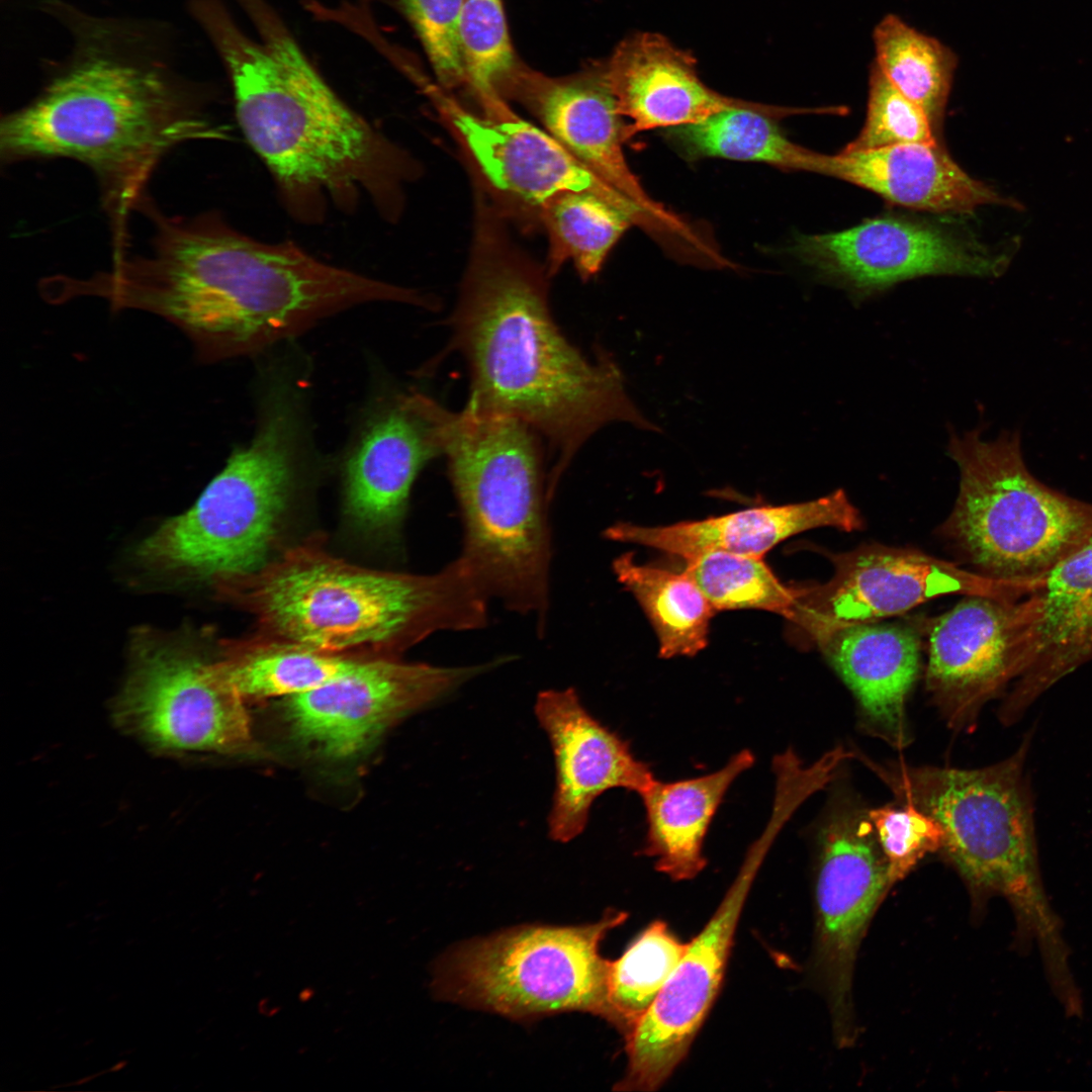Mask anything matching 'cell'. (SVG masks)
<instances>
[{
  "label": "cell",
  "mask_w": 1092,
  "mask_h": 1092,
  "mask_svg": "<svg viewBox=\"0 0 1092 1092\" xmlns=\"http://www.w3.org/2000/svg\"><path fill=\"white\" fill-rule=\"evenodd\" d=\"M147 255L114 258L95 289L113 309L152 312L183 331L198 356L245 355L353 305H421L416 291L325 263L297 245L245 236L218 215L168 216L151 202Z\"/></svg>",
  "instance_id": "cell-1"
},
{
  "label": "cell",
  "mask_w": 1092,
  "mask_h": 1092,
  "mask_svg": "<svg viewBox=\"0 0 1092 1092\" xmlns=\"http://www.w3.org/2000/svg\"><path fill=\"white\" fill-rule=\"evenodd\" d=\"M235 1L255 36L221 0H193L191 10L225 68L241 129L290 212L315 221L327 199L348 208L363 194L394 220L416 163L335 92L269 0Z\"/></svg>",
  "instance_id": "cell-2"
},
{
  "label": "cell",
  "mask_w": 1092,
  "mask_h": 1092,
  "mask_svg": "<svg viewBox=\"0 0 1092 1092\" xmlns=\"http://www.w3.org/2000/svg\"><path fill=\"white\" fill-rule=\"evenodd\" d=\"M535 266L492 234H479L453 314V346L466 360V406L512 416L555 453L552 494L578 449L614 422L661 433L627 393L614 358L594 360L560 332Z\"/></svg>",
  "instance_id": "cell-3"
},
{
  "label": "cell",
  "mask_w": 1092,
  "mask_h": 1092,
  "mask_svg": "<svg viewBox=\"0 0 1092 1092\" xmlns=\"http://www.w3.org/2000/svg\"><path fill=\"white\" fill-rule=\"evenodd\" d=\"M215 581L261 635L362 659L398 658L434 633L477 630L488 620L490 598L462 556L431 574L382 571L312 539Z\"/></svg>",
  "instance_id": "cell-4"
},
{
  "label": "cell",
  "mask_w": 1092,
  "mask_h": 1092,
  "mask_svg": "<svg viewBox=\"0 0 1092 1092\" xmlns=\"http://www.w3.org/2000/svg\"><path fill=\"white\" fill-rule=\"evenodd\" d=\"M225 136L162 72L96 56L2 117L0 154L4 163L69 158L90 168L114 222L116 251H122L125 220L149 199L146 189L163 157L184 143Z\"/></svg>",
  "instance_id": "cell-5"
},
{
  "label": "cell",
  "mask_w": 1092,
  "mask_h": 1092,
  "mask_svg": "<svg viewBox=\"0 0 1092 1092\" xmlns=\"http://www.w3.org/2000/svg\"><path fill=\"white\" fill-rule=\"evenodd\" d=\"M1031 736L994 764L962 769L878 764L859 755L895 793L942 827L941 852L978 900L1002 896L1013 910L1017 941L1035 942L1046 977L1071 972L1069 947L1041 878L1034 803L1025 770Z\"/></svg>",
  "instance_id": "cell-6"
},
{
  "label": "cell",
  "mask_w": 1092,
  "mask_h": 1092,
  "mask_svg": "<svg viewBox=\"0 0 1092 1092\" xmlns=\"http://www.w3.org/2000/svg\"><path fill=\"white\" fill-rule=\"evenodd\" d=\"M442 454L460 508L462 556L490 599L545 630L551 534L537 434L512 416L436 405Z\"/></svg>",
  "instance_id": "cell-7"
},
{
  "label": "cell",
  "mask_w": 1092,
  "mask_h": 1092,
  "mask_svg": "<svg viewBox=\"0 0 1092 1092\" xmlns=\"http://www.w3.org/2000/svg\"><path fill=\"white\" fill-rule=\"evenodd\" d=\"M947 453L960 469V490L939 533L975 572L1038 581L1092 535V504L1038 480L1017 432L993 441L978 429L952 435Z\"/></svg>",
  "instance_id": "cell-8"
},
{
  "label": "cell",
  "mask_w": 1092,
  "mask_h": 1092,
  "mask_svg": "<svg viewBox=\"0 0 1092 1092\" xmlns=\"http://www.w3.org/2000/svg\"><path fill=\"white\" fill-rule=\"evenodd\" d=\"M295 432L290 414L267 416L195 504L140 544V560L214 580L264 566L293 485Z\"/></svg>",
  "instance_id": "cell-9"
},
{
  "label": "cell",
  "mask_w": 1092,
  "mask_h": 1092,
  "mask_svg": "<svg viewBox=\"0 0 1092 1092\" xmlns=\"http://www.w3.org/2000/svg\"><path fill=\"white\" fill-rule=\"evenodd\" d=\"M626 919L612 911L595 923L523 925L468 940L439 964L437 993L517 1020L580 1011L613 1023L600 944Z\"/></svg>",
  "instance_id": "cell-10"
},
{
  "label": "cell",
  "mask_w": 1092,
  "mask_h": 1092,
  "mask_svg": "<svg viewBox=\"0 0 1092 1092\" xmlns=\"http://www.w3.org/2000/svg\"><path fill=\"white\" fill-rule=\"evenodd\" d=\"M815 886L816 972L841 1046L855 1037L851 982L857 949L893 885L868 810L839 794L820 824Z\"/></svg>",
  "instance_id": "cell-11"
},
{
  "label": "cell",
  "mask_w": 1092,
  "mask_h": 1092,
  "mask_svg": "<svg viewBox=\"0 0 1092 1092\" xmlns=\"http://www.w3.org/2000/svg\"><path fill=\"white\" fill-rule=\"evenodd\" d=\"M828 558L832 576L798 586L789 620L815 644L835 630L901 615L941 596L1020 600L1036 584L987 577L918 550L878 543L829 553Z\"/></svg>",
  "instance_id": "cell-12"
},
{
  "label": "cell",
  "mask_w": 1092,
  "mask_h": 1092,
  "mask_svg": "<svg viewBox=\"0 0 1092 1092\" xmlns=\"http://www.w3.org/2000/svg\"><path fill=\"white\" fill-rule=\"evenodd\" d=\"M117 705L118 719L167 749L244 754L256 750L245 700L177 641L140 638Z\"/></svg>",
  "instance_id": "cell-13"
},
{
  "label": "cell",
  "mask_w": 1092,
  "mask_h": 1092,
  "mask_svg": "<svg viewBox=\"0 0 1092 1092\" xmlns=\"http://www.w3.org/2000/svg\"><path fill=\"white\" fill-rule=\"evenodd\" d=\"M780 828L768 822L748 849L717 910L690 942L657 997L625 1035L620 1091L658 1089L687 1056L720 990L749 890Z\"/></svg>",
  "instance_id": "cell-14"
},
{
  "label": "cell",
  "mask_w": 1092,
  "mask_h": 1092,
  "mask_svg": "<svg viewBox=\"0 0 1092 1092\" xmlns=\"http://www.w3.org/2000/svg\"><path fill=\"white\" fill-rule=\"evenodd\" d=\"M440 666L398 658L367 659L316 689L290 696L287 715L294 731L326 754L357 753L404 716L450 695L503 664Z\"/></svg>",
  "instance_id": "cell-15"
},
{
  "label": "cell",
  "mask_w": 1092,
  "mask_h": 1092,
  "mask_svg": "<svg viewBox=\"0 0 1092 1092\" xmlns=\"http://www.w3.org/2000/svg\"><path fill=\"white\" fill-rule=\"evenodd\" d=\"M506 100L522 104L547 132L590 171L637 205L653 233H689L688 225L644 190L623 151L627 122L612 90L606 63L565 76L549 77L520 60L497 85Z\"/></svg>",
  "instance_id": "cell-16"
},
{
  "label": "cell",
  "mask_w": 1092,
  "mask_h": 1092,
  "mask_svg": "<svg viewBox=\"0 0 1092 1092\" xmlns=\"http://www.w3.org/2000/svg\"><path fill=\"white\" fill-rule=\"evenodd\" d=\"M1022 599L964 596L931 621L925 685L949 727H972L984 705L1021 674L1027 654Z\"/></svg>",
  "instance_id": "cell-17"
},
{
  "label": "cell",
  "mask_w": 1092,
  "mask_h": 1092,
  "mask_svg": "<svg viewBox=\"0 0 1092 1092\" xmlns=\"http://www.w3.org/2000/svg\"><path fill=\"white\" fill-rule=\"evenodd\" d=\"M790 252L861 294L926 275L997 276L1008 258L931 224L882 217L823 235H801Z\"/></svg>",
  "instance_id": "cell-18"
},
{
  "label": "cell",
  "mask_w": 1092,
  "mask_h": 1092,
  "mask_svg": "<svg viewBox=\"0 0 1092 1092\" xmlns=\"http://www.w3.org/2000/svg\"><path fill=\"white\" fill-rule=\"evenodd\" d=\"M480 173L497 191L540 208L563 191H588L627 209L646 228L644 212L603 181L547 131L500 100L474 113L442 89L422 83Z\"/></svg>",
  "instance_id": "cell-19"
},
{
  "label": "cell",
  "mask_w": 1092,
  "mask_h": 1092,
  "mask_svg": "<svg viewBox=\"0 0 1092 1092\" xmlns=\"http://www.w3.org/2000/svg\"><path fill=\"white\" fill-rule=\"evenodd\" d=\"M534 711L555 762L548 816L552 840L566 843L579 836L593 804L605 792L620 788L639 794L655 779L629 744L585 709L574 689L541 692Z\"/></svg>",
  "instance_id": "cell-20"
},
{
  "label": "cell",
  "mask_w": 1092,
  "mask_h": 1092,
  "mask_svg": "<svg viewBox=\"0 0 1092 1092\" xmlns=\"http://www.w3.org/2000/svg\"><path fill=\"white\" fill-rule=\"evenodd\" d=\"M436 401L398 396L366 427L345 467V511L369 532L395 530L423 466L442 454Z\"/></svg>",
  "instance_id": "cell-21"
},
{
  "label": "cell",
  "mask_w": 1092,
  "mask_h": 1092,
  "mask_svg": "<svg viewBox=\"0 0 1092 1092\" xmlns=\"http://www.w3.org/2000/svg\"><path fill=\"white\" fill-rule=\"evenodd\" d=\"M1022 600L1026 662L999 708L1006 725L1019 720L1057 682L1092 661V535Z\"/></svg>",
  "instance_id": "cell-22"
},
{
  "label": "cell",
  "mask_w": 1092,
  "mask_h": 1092,
  "mask_svg": "<svg viewBox=\"0 0 1092 1092\" xmlns=\"http://www.w3.org/2000/svg\"><path fill=\"white\" fill-rule=\"evenodd\" d=\"M832 527L860 530L863 520L843 489L803 503L741 510L704 520L666 526L617 523L606 538L664 551L685 560L710 551L760 556L787 538L807 530Z\"/></svg>",
  "instance_id": "cell-23"
},
{
  "label": "cell",
  "mask_w": 1092,
  "mask_h": 1092,
  "mask_svg": "<svg viewBox=\"0 0 1092 1092\" xmlns=\"http://www.w3.org/2000/svg\"><path fill=\"white\" fill-rule=\"evenodd\" d=\"M627 139L650 129L691 124L731 107L756 104L722 96L700 79L696 61L663 35L635 33L606 62Z\"/></svg>",
  "instance_id": "cell-24"
},
{
  "label": "cell",
  "mask_w": 1092,
  "mask_h": 1092,
  "mask_svg": "<svg viewBox=\"0 0 1092 1092\" xmlns=\"http://www.w3.org/2000/svg\"><path fill=\"white\" fill-rule=\"evenodd\" d=\"M816 645L854 696L864 730L895 748L906 747V703L920 670V639L914 629L858 624L835 630Z\"/></svg>",
  "instance_id": "cell-25"
},
{
  "label": "cell",
  "mask_w": 1092,
  "mask_h": 1092,
  "mask_svg": "<svg viewBox=\"0 0 1092 1092\" xmlns=\"http://www.w3.org/2000/svg\"><path fill=\"white\" fill-rule=\"evenodd\" d=\"M814 173L845 180L915 209L970 213L988 204L1020 207L969 176L938 144H903L833 156L818 153Z\"/></svg>",
  "instance_id": "cell-26"
},
{
  "label": "cell",
  "mask_w": 1092,
  "mask_h": 1092,
  "mask_svg": "<svg viewBox=\"0 0 1092 1092\" xmlns=\"http://www.w3.org/2000/svg\"><path fill=\"white\" fill-rule=\"evenodd\" d=\"M755 761L750 750L733 754L719 769L692 779L656 778L638 795L646 819L642 853L673 881L696 878L706 867L703 852L711 822L734 781Z\"/></svg>",
  "instance_id": "cell-27"
},
{
  "label": "cell",
  "mask_w": 1092,
  "mask_h": 1092,
  "mask_svg": "<svg viewBox=\"0 0 1092 1092\" xmlns=\"http://www.w3.org/2000/svg\"><path fill=\"white\" fill-rule=\"evenodd\" d=\"M788 113L794 112L759 104L731 107L695 123L663 129L662 135L689 162L720 158L813 172L817 153L789 140L774 119Z\"/></svg>",
  "instance_id": "cell-28"
},
{
  "label": "cell",
  "mask_w": 1092,
  "mask_h": 1092,
  "mask_svg": "<svg viewBox=\"0 0 1092 1092\" xmlns=\"http://www.w3.org/2000/svg\"><path fill=\"white\" fill-rule=\"evenodd\" d=\"M362 658L330 653L264 635L233 641L212 662L217 675L244 700L294 696L351 671Z\"/></svg>",
  "instance_id": "cell-29"
},
{
  "label": "cell",
  "mask_w": 1092,
  "mask_h": 1092,
  "mask_svg": "<svg viewBox=\"0 0 1092 1092\" xmlns=\"http://www.w3.org/2000/svg\"><path fill=\"white\" fill-rule=\"evenodd\" d=\"M613 568L652 625L660 657L694 656L707 646L716 611L686 572L639 564L632 553L616 558Z\"/></svg>",
  "instance_id": "cell-30"
},
{
  "label": "cell",
  "mask_w": 1092,
  "mask_h": 1092,
  "mask_svg": "<svg viewBox=\"0 0 1092 1092\" xmlns=\"http://www.w3.org/2000/svg\"><path fill=\"white\" fill-rule=\"evenodd\" d=\"M874 64L905 97L922 108L937 129L944 115L958 59L938 39L888 14L875 26Z\"/></svg>",
  "instance_id": "cell-31"
},
{
  "label": "cell",
  "mask_w": 1092,
  "mask_h": 1092,
  "mask_svg": "<svg viewBox=\"0 0 1092 1092\" xmlns=\"http://www.w3.org/2000/svg\"><path fill=\"white\" fill-rule=\"evenodd\" d=\"M550 242L551 269L571 260L583 279L596 275L609 252L637 218L588 191H563L540 208Z\"/></svg>",
  "instance_id": "cell-32"
},
{
  "label": "cell",
  "mask_w": 1092,
  "mask_h": 1092,
  "mask_svg": "<svg viewBox=\"0 0 1092 1092\" xmlns=\"http://www.w3.org/2000/svg\"><path fill=\"white\" fill-rule=\"evenodd\" d=\"M664 921L651 922L609 967L613 1024L626 1035L653 1003L686 952Z\"/></svg>",
  "instance_id": "cell-33"
},
{
  "label": "cell",
  "mask_w": 1092,
  "mask_h": 1092,
  "mask_svg": "<svg viewBox=\"0 0 1092 1092\" xmlns=\"http://www.w3.org/2000/svg\"><path fill=\"white\" fill-rule=\"evenodd\" d=\"M686 572L715 611L755 609L791 620L798 586H787L760 556L710 551L686 560Z\"/></svg>",
  "instance_id": "cell-34"
},
{
  "label": "cell",
  "mask_w": 1092,
  "mask_h": 1092,
  "mask_svg": "<svg viewBox=\"0 0 1092 1092\" xmlns=\"http://www.w3.org/2000/svg\"><path fill=\"white\" fill-rule=\"evenodd\" d=\"M459 36L466 86L479 106L503 98L497 85L519 62L502 0H463Z\"/></svg>",
  "instance_id": "cell-35"
},
{
  "label": "cell",
  "mask_w": 1092,
  "mask_h": 1092,
  "mask_svg": "<svg viewBox=\"0 0 1092 1092\" xmlns=\"http://www.w3.org/2000/svg\"><path fill=\"white\" fill-rule=\"evenodd\" d=\"M929 117L873 64L864 124L843 151H867L903 144H938Z\"/></svg>",
  "instance_id": "cell-36"
},
{
  "label": "cell",
  "mask_w": 1092,
  "mask_h": 1092,
  "mask_svg": "<svg viewBox=\"0 0 1092 1092\" xmlns=\"http://www.w3.org/2000/svg\"><path fill=\"white\" fill-rule=\"evenodd\" d=\"M365 1L385 4L408 22L443 89L466 86L459 36L463 0Z\"/></svg>",
  "instance_id": "cell-37"
},
{
  "label": "cell",
  "mask_w": 1092,
  "mask_h": 1092,
  "mask_svg": "<svg viewBox=\"0 0 1092 1092\" xmlns=\"http://www.w3.org/2000/svg\"><path fill=\"white\" fill-rule=\"evenodd\" d=\"M893 884L929 853L940 851L944 832L930 815L910 803L868 810Z\"/></svg>",
  "instance_id": "cell-38"
}]
</instances>
